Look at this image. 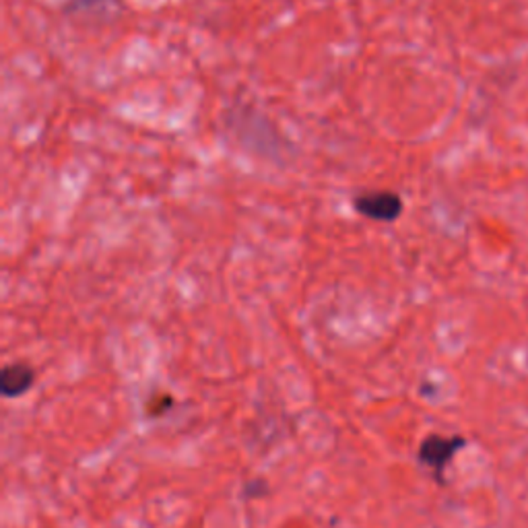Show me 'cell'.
Returning <instances> with one entry per match:
<instances>
[{"label": "cell", "mask_w": 528, "mask_h": 528, "mask_svg": "<svg viewBox=\"0 0 528 528\" xmlns=\"http://www.w3.org/2000/svg\"><path fill=\"white\" fill-rule=\"evenodd\" d=\"M464 444H467V440L461 436H440V433H430V436L419 444V452H417V456H419V462L423 467H428L433 472L436 481L442 483L446 467L452 462L454 456L462 450Z\"/></svg>", "instance_id": "obj_1"}, {"label": "cell", "mask_w": 528, "mask_h": 528, "mask_svg": "<svg viewBox=\"0 0 528 528\" xmlns=\"http://www.w3.org/2000/svg\"><path fill=\"white\" fill-rule=\"evenodd\" d=\"M353 207L359 215L374 219V222H394L403 212V201L394 192H368L359 194L353 201Z\"/></svg>", "instance_id": "obj_2"}, {"label": "cell", "mask_w": 528, "mask_h": 528, "mask_svg": "<svg viewBox=\"0 0 528 528\" xmlns=\"http://www.w3.org/2000/svg\"><path fill=\"white\" fill-rule=\"evenodd\" d=\"M36 384V369L23 361L6 364L0 372V392L5 399H17L29 392Z\"/></svg>", "instance_id": "obj_3"}, {"label": "cell", "mask_w": 528, "mask_h": 528, "mask_svg": "<svg viewBox=\"0 0 528 528\" xmlns=\"http://www.w3.org/2000/svg\"><path fill=\"white\" fill-rule=\"evenodd\" d=\"M243 493H246V498L250 500L264 498V495L269 493V485H266L264 479H250L246 487H243Z\"/></svg>", "instance_id": "obj_4"}, {"label": "cell", "mask_w": 528, "mask_h": 528, "mask_svg": "<svg viewBox=\"0 0 528 528\" xmlns=\"http://www.w3.org/2000/svg\"><path fill=\"white\" fill-rule=\"evenodd\" d=\"M112 0H68V11H99V6H104Z\"/></svg>", "instance_id": "obj_5"}]
</instances>
